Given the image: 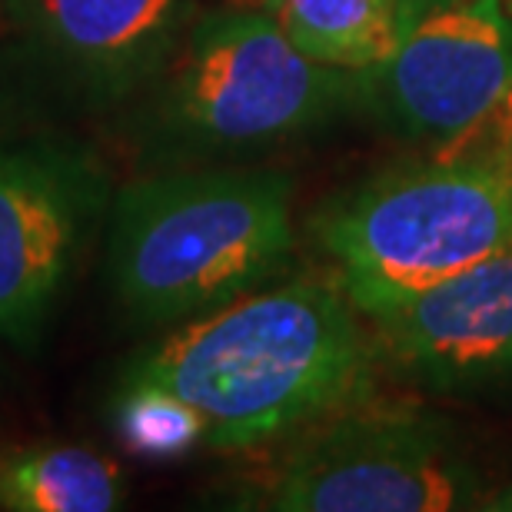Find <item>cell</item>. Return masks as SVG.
<instances>
[{"mask_svg": "<svg viewBox=\"0 0 512 512\" xmlns=\"http://www.w3.org/2000/svg\"><path fill=\"white\" fill-rule=\"evenodd\" d=\"M376 346L340 280L300 276L187 320L137 356L124 386L187 403L203 446L243 453L370 396Z\"/></svg>", "mask_w": 512, "mask_h": 512, "instance_id": "6da1fadb", "label": "cell"}, {"mask_svg": "<svg viewBox=\"0 0 512 512\" xmlns=\"http://www.w3.org/2000/svg\"><path fill=\"white\" fill-rule=\"evenodd\" d=\"M290 250L293 180L283 170H173L110 200V286L143 326L220 310L270 280Z\"/></svg>", "mask_w": 512, "mask_h": 512, "instance_id": "7a4b0ae2", "label": "cell"}, {"mask_svg": "<svg viewBox=\"0 0 512 512\" xmlns=\"http://www.w3.org/2000/svg\"><path fill=\"white\" fill-rule=\"evenodd\" d=\"M313 237L360 313L512 247V150L409 160L330 200Z\"/></svg>", "mask_w": 512, "mask_h": 512, "instance_id": "3957f363", "label": "cell"}, {"mask_svg": "<svg viewBox=\"0 0 512 512\" xmlns=\"http://www.w3.org/2000/svg\"><path fill=\"white\" fill-rule=\"evenodd\" d=\"M356 100V74L306 57L256 4L190 20L157 74L150 137L163 157H243L330 124Z\"/></svg>", "mask_w": 512, "mask_h": 512, "instance_id": "277c9868", "label": "cell"}, {"mask_svg": "<svg viewBox=\"0 0 512 512\" xmlns=\"http://www.w3.org/2000/svg\"><path fill=\"white\" fill-rule=\"evenodd\" d=\"M256 496L276 512H446L486 489L443 419L363 396L300 429Z\"/></svg>", "mask_w": 512, "mask_h": 512, "instance_id": "5b68a950", "label": "cell"}, {"mask_svg": "<svg viewBox=\"0 0 512 512\" xmlns=\"http://www.w3.org/2000/svg\"><path fill=\"white\" fill-rule=\"evenodd\" d=\"M356 100L403 140L466 147L512 110L503 0H403L396 44L356 70Z\"/></svg>", "mask_w": 512, "mask_h": 512, "instance_id": "8992f818", "label": "cell"}, {"mask_svg": "<svg viewBox=\"0 0 512 512\" xmlns=\"http://www.w3.org/2000/svg\"><path fill=\"white\" fill-rule=\"evenodd\" d=\"M110 203V173L60 133L0 130V340L34 353Z\"/></svg>", "mask_w": 512, "mask_h": 512, "instance_id": "52a82bcc", "label": "cell"}, {"mask_svg": "<svg viewBox=\"0 0 512 512\" xmlns=\"http://www.w3.org/2000/svg\"><path fill=\"white\" fill-rule=\"evenodd\" d=\"M24 50L84 104H117L167 67L193 0H0Z\"/></svg>", "mask_w": 512, "mask_h": 512, "instance_id": "ba28073f", "label": "cell"}, {"mask_svg": "<svg viewBox=\"0 0 512 512\" xmlns=\"http://www.w3.org/2000/svg\"><path fill=\"white\" fill-rule=\"evenodd\" d=\"M360 316L389 360L426 386L512 376V247Z\"/></svg>", "mask_w": 512, "mask_h": 512, "instance_id": "9c48e42d", "label": "cell"}, {"mask_svg": "<svg viewBox=\"0 0 512 512\" xmlns=\"http://www.w3.org/2000/svg\"><path fill=\"white\" fill-rule=\"evenodd\" d=\"M127 483L110 456L77 443H24L0 449V509L7 512H110Z\"/></svg>", "mask_w": 512, "mask_h": 512, "instance_id": "30bf717a", "label": "cell"}, {"mask_svg": "<svg viewBox=\"0 0 512 512\" xmlns=\"http://www.w3.org/2000/svg\"><path fill=\"white\" fill-rule=\"evenodd\" d=\"M306 57L366 70L396 44L403 0H253Z\"/></svg>", "mask_w": 512, "mask_h": 512, "instance_id": "8fae6325", "label": "cell"}, {"mask_svg": "<svg viewBox=\"0 0 512 512\" xmlns=\"http://www.w3.org/2000/svg\"><path fill=\"white\" fill-rule=\"evenodd\" d=\"M120 429L143 453H180L203 443V423L187 403L153 386H120Z\"/></svg>", "mask_w": 512, "mask_h": 512, "instance_id": "7c38bea8", "label": "cell"}, {"mask_svg": "<svg viewBox=\"0 0 512 512\" xmlns=\"http://www.w3.org/2000/svg\"><path fill=\"white\" fill-rule=\"evenodd\" d=\"M230 4H253V0H230Z\"/></svg>", "mask_w": 512, "mask_h": 512, "instance_id": "4fadbf2b", "label": "cell"}]
</instances>
